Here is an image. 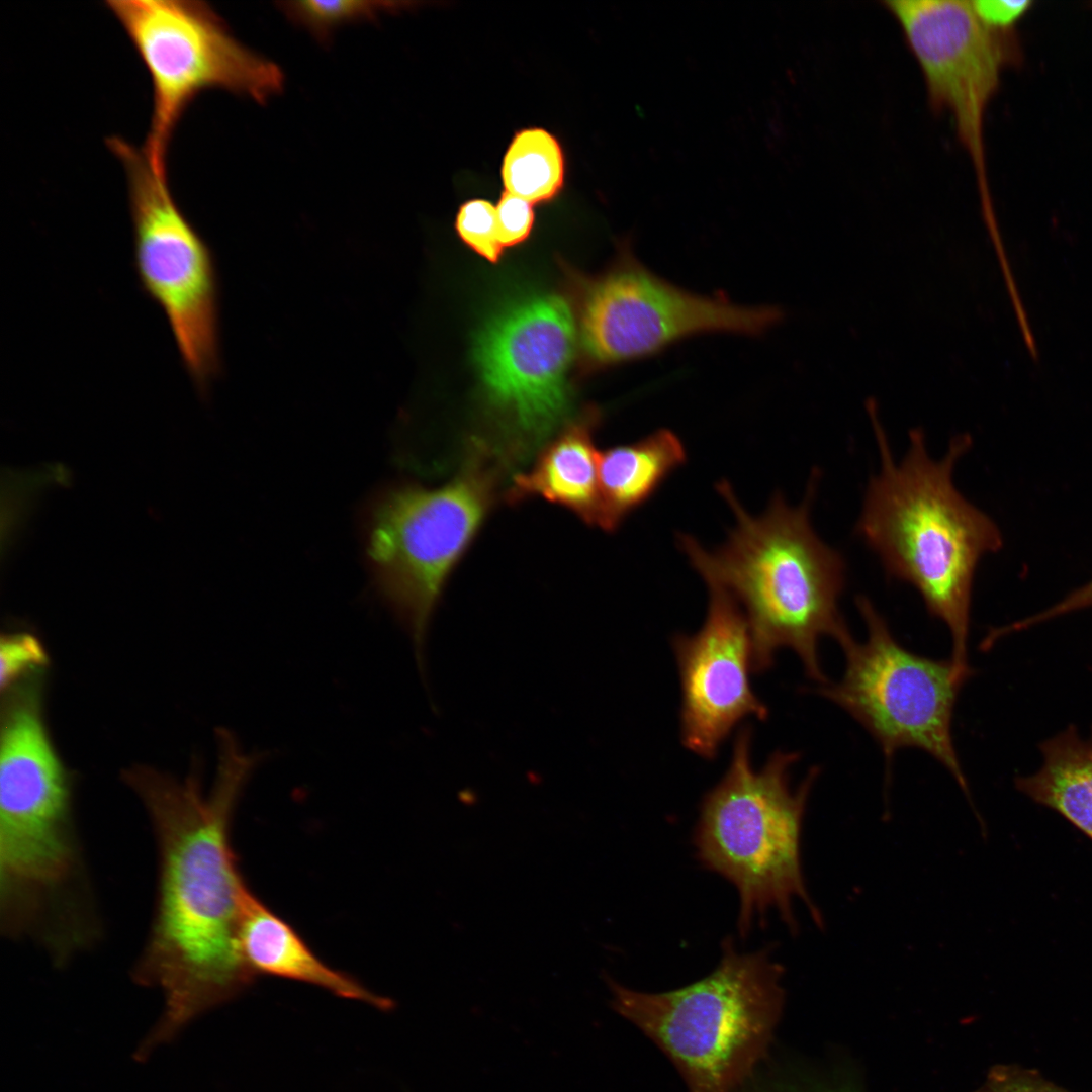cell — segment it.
Masks as SVG:
<instances>
[{
  "label": "cell",
  "mask_w": 1092,
  "mask_h": 1092,
  "mask_svg": "<svg viewBox=\"0 0 1092 1092\" xmlns=\"http://www.w3.org/2000/svg\"><path fill=\"white\" fill-rule=\"evenodd\" d=\"M1042 763L1015 779L1016 789L1050 808L1092 840V730L1083 738L1070 725L1039 744Z\"/></svg>",
  "instance_id": "obj_17"
},
{
  "label": "cell",
  "mask_w": 1092,
  "mask_h": 1092,
  "mask_svg": "<svg viewBox=\"0 0 1092 1092\" xmlns=\"http://www.w3.org/2000/svg\"><path fill=\"white\" fill-rule=\"evenodd\" d=\"M781 317L776 307L744 306L684 289L624 251L588 283L579 329L588 360L607 366L648 357L701 334L760 335Z\"/></svg>",
  "instance_id": "obj_10"
},
{
  "label": "cell",
  "mask_w": 1092,
  "mask_h": 1092,
  "mask_svg": "<svg viewBox=\"0 0 1092 1092\" xmlns=\"http://www.w3.org/2000/svg\"><path fill=\"white\" fill-rule=\"evenodd\" d=\"M783 976L769 946L743 952L727 937L717 967L685 987L646 993L606 982L613 1009L659 1046L689 1092H732L768 1052L785 1002Z\"/></svg>",
  "instance_id": "obj_5"
},
{
  "label": "cell",
  "mask_w": 1092,
  "mask_h": 1092,
  "mask_svg": "<svg viewBox=\"0 0 1092 1092\" xmlns=\"http://www.w3.org/2000/svg\"><path fill=\"white\" fill-rule=\"evenodd\" d=\"M687 461L681 440L667 429L599 453L603 529L614 531Z\"/></svg>",
  "instance_id": "obj_16"
},
{
  "label": "cell",
  "mask_w": 1092,
  "mask_h": 1092,
  "mask_svg": "<svg viewBox=\"0 0 1092 1092\" xmlns=\"http://www.w3.org/2000/svg\"><path fill=\"white\" fill-rule=\"evenodd\" d=\"M213 785L197 767L183 780L133 767L123 780L142 801L156 840L153 919L132 969L160 990L164 1011L148 1043L172 1038L203 1012L234 999L255 976L244 962L240 928L249 895L231 841L235 809L262 752H247L232 732L216 737Z\"/></svg>",
  "instance_id": "obj_1"
},
{
  "label": "cell",
  "mask_w": 1092,
  "mask_h": 1092,
  "mask_svg": "<svg viewBox=\"0 0 1092 1092\" xmlns=\"http://www.w3.org/2000/svg\"><path fill=\"white\" fill-rule=\"evenodd\" d=\"M752 738L750 726L741 727L726 772L703 797L693 834L696 857L737 890V929L742 938L771 911L795 933L796 900L821 927L801 861L802 822L819 768L812 767L793 790L790 768L799 753L778 750L756 769Z\"/></svg>",
  "instance_id": "obj_4"
},
{
  "label": "cell",
  "mask_w": 1092,
  "mask_h": 1092,
  "mask_svg": "<svg viewBox=\"0 0 1092 1092\" xmlns=\"http://www.w3.org/2000/svg\"><path fill=\"white\" fill-rule=\"evenodd\" d=\"M494 491L492 469L474 460L437 487L386 488L367 510L365 552L373 585L407 630L421 663L433 611Z\"/></svg>",
  "instance_id": "obj_6"
},
{
  "label": "cell",
  "mask_w": 1092,
  "mask_h": 1092,
  "mask_svg": "<svg viewBox=\"0 0 1092 1092\" xmlns=\"http://www.w3.org/2000/svg\"><path fill=\"white\" fill-rule=\"evenodd\" d=\"M507 192L532 204L551 199L562 187L564 159L557 140L542 128L516 133L503 160Z\"/></svg>",
  "instance_id": "obj_18"
},
{
  "label": "cell",
  "mask_w": 1092,
  "mask_h": 1092,
  "mask_svg": "<svg viewBox=\"0 0 1092 1092\" xmlns=\"http://www.w3.org/2000/svg\"><path fill=\"white\" fill-rule=\"evenodd\" d=\"M456 230L461 240L484 259L495 263L503 253L497 238L495 206L484 199L465 202L456 217Z\"/></svg>",
  "instance_id": "obj_20"
},
{
  "label": "cell",
  "mask_w": 1092,
  "mask_h": 1092,
  "mask_svg": "<svg viewBox=\"0 0 1092 1092\" xmlns=\"http://www.w3.org/2000/svg\"><path fill=\"white\" fill-rule=\"evenodd\" d=\"M106 143L126 174L140 284L163 310L187 372L204 390L219 366L211 252L176 204L167 175L153 168L143 148L119 136Z\"/></svg>",
  "instance_id": "obj_9"
},
{
  "label": "cell",
  "mask_w": 1092,
  "mask_h": 1092,
  "mask_svg": "<svg viewBox=\"0 0 1092 1092\" xmlns=\"http://www.w3.org/2000/svg\"><path fill=\"white\" fill-rule=\"evenodd\" d=\"M819 478L814 469L798 506L778 493L760 516H751L731 485L721 481L718 492L735 517L727 541L714 552L689 535H680L678 542L705 582L726 590L742 610L752 672L768 670L776 653L789 648L806 674L822 685L828 680L821 668L820 640L827 636L841 645L852 635L838 605L846 583L845 559L811 523Z\"/></svg>",
  "instance_id": "obj_3"
},
{
  "label": "cell",
  "mask_w": 1092,
  "mask_h": 1092,
  "mask_svg": "<svg viewBox=\"0 0 1092 1092\" xmlns=\"http://www.w3.org/2000/svg\"><path fill=\"white\" fill-rule=\"evenodd\" d=\"M973 10L987 26L1012 31L1013 26L1030 9L1029 0H972Z\"/></svg>",
  "instance_id": "obj_24"
},
{
  "label": "cell",
  "mask_w": 1092,
  "mask_h": 1092,
  "mask_svg": "<svg viewBox=\"0 0 1092 1092\" xmlns=\"http://www.w3.org/2000/svg\"><path fill=\"white\" fill-rule=\"evenodd\" d=\"M1088 608H1092V580L1072 590L1045 610L1015 622V629L1022 631L1065 614Z\"/></svg>",
  "instance_id": "obj_25"
},
{
  "label": "cell",
  "mask_w": 1092,
  "mask_h": 1092,
  "mask_svg": "<svg viewBox=\"0 0 1092 1092\" xmlns=\"http://www.w3.org/2000/svg\"><path fill=\"white\" fill-rule=\"evenodd\" d=\"M792 1092H803V1091H792ZM805 1092H859V1091L855 1088L854 1085L850 1084L849 1082H841V1083L835 1084V1085L830 1086V1087H825V1088L820 1089V1090L817 1089V1090H814V1091H805Z\"/></svg>",
  "instance_id": "obj_26"
},
{
  "label": "cell",
  "mask_w": 1092,
  "mask_h": 1092,
  "mask_svg": "<svg viewBox=\"0 0 1092 1092\" xmlns=\"http://www.w3.org/2000/svg\"><path fill=\"white\" fill-rule=\"evenodd\" d=\"M978 1092H1069L1037 1071L1014 1065L992 1068Z\"/></svg>",
  "instance_id": "obj_23"
},
{
  "label": "cell",
  "mask_w": 1092,
  "mask_h": 1092,
  "mask_svg": "<svg viewBox=\"0 0 1092 1092\" xmlns=\"http://www.w3.org/2000/svg\"><path fill=\"white\" fill-rule=\"evenodd\" d=\"M41 641L29 632L2 634L0 639V686L6 692L48 664Z\"/></svg>",
  "instance_id": "obj_19"
},
{
  "label": "cell",
  "mask_w": 1092,
  "mask_h": 1092,
  "mask_svg": "<svg viewBox=\"0 0 1092 1092\" xmlns=\"http://www.w3.org/2000/svg\"><path fill=\"white\" fill-rule=\"evenodd\" d=\"M245 964L256 977L268 975L323 988L337 996L387 1010L392 1002L322 961L297 931L251 893L240 928Z\"/></svg>",
  "instance_id": "obj_14"
},
{
  "label": "cell",
  "mask_w": 1092,
  "mask_h": 1092,
  "mask_svg": "<svg viewBox=\"0 0 1092 1092\" xmlns=\"http://www.w3.org/2000/svg\"><path fill=\"white\" fill-rule=\"evenodd\" d=\"M867 629L866 639L853 637L840 645L845 668L838 681L816 692L839 706L877 741L887 776L895 753L905 747L923 750L941 763L969 795L951 733L961 689L973 672L951 659L937 660L901 645L885 618L866 596L855 598Z\"/></svg>",
  "instance_id": "obj_7"
},
{
  "label": "cell",
  "mask_w": 1092,
  "mask_h": 1092,
  "mask_svg": "<svg viewBox=\"0 0 1092 1092\" xmlns=\"http://www.w3.org/2000/svg\"><path fill=\"white\" fill-rule=\"evenodd\" d=\"M597 421L598 414L589 412L544 446L532 467L515 476L507 500L542 497L603 529L600 451L594 439Z\"/></svg>",
  "instance_id": "obj_15"
},
{
  "label": "cell",
  "mask_w": 1092,
  "mask_h": 1092,
  "mask_svg": "<svg viewBox=\"0 0 1092 1092\" xmlns=\"http://www.w3.org/2000/svg\"><path fill=\"white\" fill-rule=\"evenodd\" d=\"M497 238L503 246L510 247L525 241L534 223L533 204L505 191L495 206Z\"/></svg>",
  "instance_id": "obj_22"
},
{
  "label": "cell",
  "mask_w": 1092,
  "mask_h": 1092,
  "mask_svg": "<svg viewBox=\"0 0 1092 1092\" xmlns=\"http://www.w3.org/2000/svg\"><path fill=\"white\" fill-rule=\"evenodd\" d=\"M151 79L153 111L143 150L167 174L173 131L194 97L223 88L264 101L282 88L280 69L242 47L205 3L185 0H109Z\"/></svg>",
  "instance_id": "obj_8"
},
{
  "label": "cell",
  "mask_w": 1092,
  "mask_h": 1092,
  "mask_svg": "<svg viewBox=\"0 0 1092 1092\" xmlns=\"http://www.w3.org/2000/svg\"><path fill=\"white\" fill-rule=\"evenodd\" d=\"M868 412L879 470L866 487L855 533L890 578L919 593L928 613L950 633L951 661L973 671L967 643L974 576L980 560L1002 548L1003 537L995 521L953 482L956 465L972 439L952 437L945 454L934 459L924 432L912 429L907 452L897 462L874 403Z\"/></svg>",
  "instance_id": "obj_2"
},
{
  "label": "cell",
  "mask_w": 1092,
  "mask_h": 1092,
  "mask_svg": "<svg viewBox=\"0 0 1092 1092\" xmlns=\"http://www.w3.org/2000/svg\"><path fill=\"white\" fill-rule=\"evenodd\" d=\"M384 3L371 1H295L285 4V10L313 32L324 36L336 25L372 16Z\"/></svg>",
  "instance_id": "obj_21"
},
{
  "label": "cell",
  "mask_w": 1092,
  "mask_h": 1092,
  "mask_svg": "<svg viewBox=\"0 0 1092 1092\" xmlns=\"http://www.w3.org/2000/svg\"><path fill=\"white\" fill-rule=\"evenodd\" d=\"M922 71L934 111L952 116L988 202L984 116L1006 65L1018 57L1012 31L983 23L966 0H884Z\"/></svg>",
  "instance_id": "obj_11"
},
{
  "label": "cell",
  "mask_w": 1092,
  "mask_h": 1092,
  "mask_svg": "<svg viewBox=\"0 0 1092 1092\" xmlns=\"http://www.w3.org/2000/svg\"><path fill=\"white\" fill-rule=\"evenodd\" d=\"M709 587L701 629L672 639L681 690L680 737L691 752L713 760L743 719L765 720L766 705L753 692L750 633L744 614L723 588Z\"/></svg>",
  "instance_id": "obj_13"
},
{
  "label": "cell",
  "mask_w": 1092,
  "mask_h": 1092,
  "mask_svg": "<svg viewBox=\"0 0 1092 1092\" xmlns=\"http://www.w3.org/2000/svg\"><path fill=\"white\" fill-rule=\"evenodd\" d=\"M575 342L571 309L558 295L516 303L478 334L474 358L487 398L520 441H539L565 417Z\"/></svg>",
  "instance_id": "obj_12"
}]
</instances>
